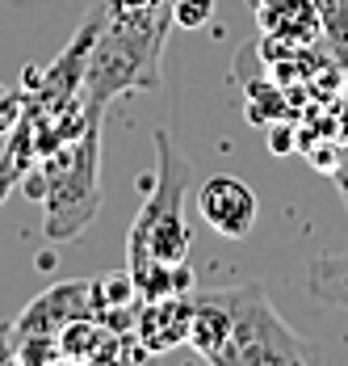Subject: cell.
<instances>
[{"label": "cell", "instance_id": "277c9868", "mask_svg": "<svg viewBox=\"0 0 348 366\" xmlns=\"http://www.w3.org/2000/svg\"><path fill=\"white\" fill-rule=\"evenodd\" d=\"M21 194L42 202V236L55 244L76 240L101 211V118L80 139L42 156L26 173Z\"/></svg>", "mask_w": 348, "mask_h": 366}, {"label": "cell", "instance_id": "9c48e42d", "mask_svg": "<svg viewBox=\"0 0 348 366\" xmlns=\"http://www.w3.org/2000/svg\"><path fill=\"white\" fill-rule=\"evenodd\" d=\"M260 34L269 42H290V46H314L323 26L314 0H247Z\"/></svg>", "mask_w": 348, "mask_h": 366}, {"label": "cell", "instance_id": "7c38bea8", "mask_svg": "<svg viewBox=\"0 0 348 366\" xmlns=\"http://www.w3.org/2000/svg\"><path fill=\"white\" fill-rule=\"evenodd\" d=\"M214 17V0H173V26L176 30H202Z\"/></svg>", "mask_w": 348, "mask_h": 366}, {"label": "cell", "instance_id": "4fadbf2b", "mask_svg": "<svg viewBox=\"0 0 348 366\" xmlns=\"http://www.w3.org/2000/svg\"><path fill=\"white\" fill-rule=\"evenodd\" d=\"M21 106H26V97H21V89H13V84H4L0 80V139L17 127V118H21Z\"/></svg>", "mask_w": 348, "mask_h": 366}, {"label": "cell", "instance_id": "7a4b0ae2", "mask_svg": "<svg viewBox=\"0 0 348 366\" xmlns=\"http://www.w3.org/2000/svg\"><path fill=\"white\" fill-rule=\"evenodd\" d=\"M189 345L206 362H307L311 345L290 329L269 303L265 287H222V291L193 295V332Z\"/></svg>", "mask_w": 348, "mask_h": 366}, {"label": "cell", "instance_id": "5bb4252c", "mask_svg": "<svg viewBox=\"0 0 348 366\" xmlns=\"http://www.w3.org/2000/svg\"><path fill=\"white\" fill-rule=\"evenodd\" d=\"M327 173H332V185H336V194H340V202H344V211H348V152L336 156V164Z\"/></svg>", "mask_w": 348, "mask_h": 366}, {"label": "cell", "instance_id": "8992f818", "mask_svg": "<svg viewBox=\"0 0 348 366\" xmlns=\"http://www.w3.org/2000/svg\"><path fill=\"white\" fill-rule=\"evenodd\" d=\"M198 211H202V219L218 232V236H227V240H244L247 232L256 227V215H260V198H256V189L240 177H231V173H218V177H210L202 185V194H198Z\"/></svg>", "mask_w": 348, "mask_h": 366}, {"label": "cell", "instance_id": "3957f363", "mask_svg": "<svg viewBox=\"0 0 348 366\" xmlns=\"http://www.w3.org/2000/svg\"><path fill=\"white\" fill-rule=\"evenodd\" d=\"M173 30V0L160 4H113L101 0V26L84 68V97L101 110L113 97L160 89V59Z\"/></svg>", "mask_w": 348, "mask_h": 366}, {"label": "cell", "instance_id": "6da1fadb", "mask_svg": "<svg viewBox=\"0 0 348 366\" xmlns=\"http://www.w3.org/2000/svg\"><path fill=\"white\" fill-rule=\"evenodd\" d=\"M97 26H101V4L88 13V21L71 34V42L46 68L26 72V84H21L26 106H21L17 127L4 135V152H0V202H9L21 189L26 173L42 156H51L63 144L80 139L93 118H105L84 97V68H88V51H93Z\"/></svg>", "mask_w": 348, "mask_h": 366}, {"label": "cell", "instance_id": "5b68a950", "mask_svg": "<svg viewBox=\"0 0 348 366\" xmlns=\"http://www.w3.org/2000/svg\"><path fill=\"white\" fill-rule=\"evenodd\" d=\"M155 177L151 194L139 207L126 236V269L139 274L147 265H189L193 232L185 223V185H189V160L173 131H155Z\"/></svg>", "mask_w": 348, "mask_h": 366}, {"label": "cell", "instance_id": "2e32d148", "mask_svg": "<svg viewBox=\"0 0 348 366\" xmlns=\"http://www.w3.org/2000/svg\"><path fill=\"white\" fill-rule=\"evenodd\" d=\"M344 72H348V68H344ZM344 122H348V84H344Z\"/></svg>", "mask_w": 348, "mask_h": 366}, {"label": "cell", "instance_id": "9a60e30c", "mask_svg": "<svg viewBox=\"0 0 348 366\" xmlns=\"http://www.w3.org/2000/svg\"><path fill=\"white\" fill-rule=\"evenodd\" d=\"M17 362V332L13 325H0V366Z\"/></svg>", "mask_w": 348, "mask_h": 366}, {"label": "cell", "instance_id": "30bf717a", "mask_svg": "<svg viewBox=\"0 0 348 366\" xmlns=\"http://www.w3.org/2000/svg\"><path fill=\"white\" fill-rule=\"evenodd\" d=\"M307 291H311V299H319V303L348 312V253L314 257L311 269H307Z\"/></svg>", "mask_w": 348, "mask_h": 366}, {"label": "cell", "instance_id": "52a82bcc", "mask_svg": "<svg viewBox=\"0 0 348 366\" xmlns=\"http://www.w3.org/2000/svg\"><path fill=\"white\" fill-rule=\"evenodd\" d=\"M84 316H93V282H59V287L42 291L13 320V332H17V341L21 337H59L68 325L84 320Z\"/></svg>", "mask_w": 348, "mask_h": 366}, {"label": "cell", "instance_id": "8fae6325", "mask_svg": "<svg viewBox=\"0 0 348 366\" xmlns=\"http://www.w3.org/2000/svg\"><path fill=\"white\" fill-rule=\"evenodd\" d=\"M314 9L332 55L340 59V68H348V0H314Z\"/></svg>", "mask_w": 348, "mask_h": 366}, {"label": "cell", "instance_id": "ba28073f", "mask_svg": "<svg viewBox=\"0 0 348 366\" xmlns=\"http://www.w3.org/2000/svg\"><path fill=\"white\" fill-rule=\"evenodd\" d=\"M193 332V295H168V299H143L135 316V337L147 354H168L185 345Z\"/></svg>", "mask_w": 348, "mask_h": 366}]
</instances>
